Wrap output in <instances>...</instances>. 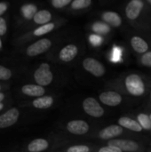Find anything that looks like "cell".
<instances>
[{"mask_svg":"<svg viewBox=\"0 0 151 152\" xmlns=\"http://www.w3.org/2000/svg\"><path fill=\"white\" fill-rule=\"evenodd\" d=\"M33 77L35 82L41 86H49L53 79V74L51 70V67L46 62H43L39 65V67L35 70Z\"/></svg>","mask_w":151,"mask_h":152,"instance_id":"1","label":"cell"},{"mask_svg":"<svg viewBox=\"0 0 151 152\" xmlns=\"http://www.w3.org/2000/svg\"><path fill=\"white\" fill-rule=\"evenodd\" d=\"M127 91L134 96H141L145 92V85L142 77L136 74H131L125 78Z\"/></svg>","mask_w":151,"mask_h":152,"instance_id":"2","label":"cell"},{"mask_svg":"<svg viewBox=\"0 0 151 152\" xmlns=\"http://www.w3.org/2000/svg\"><path fill=\"white\" fill-rule=\"evenodd\" d=\"M20 116V111L18 108H9L0 114V129H6L14 126Z\"/></svg>","mask_w":151,"mask_h":152,"instance_id":"3","label":"cell"},{"mask_svg":"<svg viewBox=\"0 0 151 152\" xmlns=\"http://www.w3.org/2000/svg\"><path fill=\"white\" fill-rule=\"evenodd\" d=\"M52 46V41L49 38H41L29 45L26 49V54L29 57H36L47 52Z\"/></svg>","mask_w":151,"mask_h":152,"instance_id":"4","label":"cell"},{"mask_svg":"<svg viewBox=\"0 0 151 152\" xmlns=\"http://www.w3.org/2000/svg\"><path fill=\"white\" fill-rule=\"evenodd\" d=\"M144 9L143 0H130L125 9V13L129 20H136Z\"/></svg>","mask_w":151,"mask_h":152,"instance_id":"5","label":"cell"},{"mask_svg":"<svg viewBox=\"0 0 151 152\" xmlns=\"http://www.w3.org/2000/svg\"><path fill=\"white\" fill-rule=\"evenodd\" d=\"M83 67L86 71H88L89 73H91L92 75L97 77H102L106 71L102 63L92 57L85 58L83 61Z\"/></svg>","mask_w":151,"mask_h":152,"instance_id":"6","label":"cell"},{"mask_svg":"<svg viewBox=\"0 0 151 152\" xmlns=\"http://www.w3.org/2000/svg\"><path fill=\"white\" fill-rule=\"evenodd\" d=\"M83 109L86 114L93 118H101L104 114L103 108L94 98H86L83 102Z\"/></svg>","mask_w":151,"mask_h":152,"instance_id":"7","label":"cell"},{"mask_svg":"<svg viewBox=\"0 0 151 152\" xmlns=\"http://www.w3.org/2000/svg\"><path fill=\"white\" fill-rule=\"evenodd\" d=\"M78 53V47L74 44H69L61 48L59 53V59L63 62L73 61Z\"/></svg>","mask_w":151,"mask_h":152,"instance_id":"8","label":"cell"},{"mask_svg":"<svg viewBox=\"0 0 151 152\" xmlns=\"http://www.w3.org/2000/svg\"><path fill=\"white\" fill-rule=\"evenodd\" d=\"M109 146H114L119 148L122 151L134 152L139 149V144L131 140H110Z\"/></svg>","mask_w":151,"mask_h":152,"instance_id":"9","label":"cell"},{"mask_svg":"<svg viewBox=\"0 0 151 152\" xmlns=\"http://www.w3.org/2000/svg\"><path fill=\"white\" fill-rule=\"evenodd\" d=\"M20 92L26 96L37 98L44 96L45 89L44 88V86H41L37 84H26L20 87Z\"/></svg>","mask_w":151,"mask_h":152,"instance_id":"10","label":"cell"},{"mask_svg":"<svg viewBox=\"0 0 151 152\" xmlns=\"http://www.w3.org/2000/svg\"><path fill=\"white\" fill-rule=\"evenodd\" d=\"M67 129L69 133L76 135H82L89 131V126L83 120H73L68 123Z\"/></svg>","mask_w":151,"mask_h":152,"instance_id":"11","label":"cell"},{"mask_svg":"<svg viewBox=\"0 0 151 152\" xmlns=\"http://www.w3.org/2000/svg\"><path fill=\"white\" fill-rule=\"evenodd\" d=\"M100 100L102 103L108 106L115 107L119 105L122 102V96L117 92H104L101 94Z\"/></svg>","mask_w":151,"mask_h":152,"instance_id":"12","label":"cell"},{"mask_svg":"<svg viewBox=\"0 0 151 152\" xmlns=\"http://www.w3.org/2000/svg\"><path fill=\"white\" fill-rule=\"evenodd\" d=\"M101 19L104 22L109 24L110 27L119 28L122 23L123 20L119 13L114 11H106L101 14Z\"/></svg>","mask_w":151,"mask_h":152,"instance_id":"13","label":"cell"},{"mask_svg":"<svg viewBox=\"0 0 151 152\" xmlns=\"http://www.w3.org/2000/svg\"><path fill=\"white\" fill-rule=\"evenodd\" d=\"M130 43H131V46L133 47V49L138 53H145L149 51V44L148 42L143 39L142 37L140 36H133L131 37V40H130Z\"/></svg>","mask_w":151,"mask_h":152,"instance_id":"14","label":"cell"},{"mask_svg":"<svg viewBox=\"0 0 151 152\" xmlns=\"http://www.w3.org/2000/svg\"><path fill=\"white\" fill-rule=\"evenodd\" d=\"M122 133H123L122 126H117V125H111V126L102 129L100 132L99 135L103 140H109V139L119 136L120 134H122Z\"/></svg>","mask_w":151,"mask_h":152,"instance_id":"15","label":"cell"},{"mask_svg":"<svg viewBox=\"0 0 151 152\" xmlns=\"http://www.w3.org/2000/svg\"><path fill=\"white\" fill-rule=\"evenodd\" d=\"M49 147V142L43 138H37L31 141L28 146L27 151L28 152H43L46 151Z\"/></svg>","mask_w":151,"mask_h":152,"instance_id":"16","label":"cell"},{"mask_svg":"<svg viewBox=\"0 0 151 152\" xmlns=\"http://www.w3.org/2000/svg\"><path fill=\"white\" fill-rule=\"evenodd\" d=\"M31 104L34 108L37 110H45L50 108L53 104V99L51 96L44 95L41 97H37L31 102Z\"/></svg>","mask_w":151,"mask_h":152,"instance_id":"17","label":"cell"},{"mask_svg":"<svg viewBox=\"0 0 151 152\" xmlns=\"http://www.w3.org/2000/svg\"><path fill=\"white\" fill-rule=\"evenodd\" d=\"M52 18H53V15H52L51 12L44 9V10L37 11V12L35 14V16L33 18V20L36 24L41 26V25L51 22Z\"/></svg>","mask_w":151,"mask_h":152,"instance_id":"18","label":"cell"},{"mask_svg":"<svg viewBox=\"0 0 151 152\" xmlns=\"http://www.w3.org/2000/svg\"><path fill=\"white\" fill-rule=\"evenodd\" d=\"M118 123L120 124L121 126H124L127 129H130L134 132H141L142 130V126H141L140 123L136 122L135 120L128 118V117H122L119 118Z\"/></svg>","mask_w":151,"mask_h":152,"instance_id":"19","label":"cell"},{"mask_svg":"<svg viewBox=\"0 0 151 152\" xmlns=\"http://www.w3.org/2000/svg\"><path fill=\"white\" fill-rule=\"evenodd\" d=\"M37 12V6L34 4H26L20 7V13L26 20H32Z\"/></svg>","mask_w":151,"mask_h":152,"instance_id":"20","label":"cell"},{"mask_svg":"<svg viewBox=\"0 0 151 152\" xmlns=\"http://www.w3.org/2000/svg\"><path fill=\"white\" fill-rule=\"evenodd\" d=\"M92 30L94 34H98L100 36L108 35L111 31V28L109 24L104 21H95L92 25Z\"/></svg>","mask_w":151,"mask_h":152,"instance_id":"21","label":"cell"},{"mask_svg":"<svg viewBox=\"0 0 151 152\" xmlns=\"http://www.w3.org/2000/svg\"><path fill=\"white\" fill-rule=\"evenodd\" d=\"M55 28V24L53 22H49L44 25L39 26L38 28H36V29H34L33 34L36 37H42L44 35H46L48 33H50L51 31H53Z\"/></svg>","mask_w":151,"mask_h":152,"instance_id":"22","label":"cell"},{"mask_svg":"<svg viewBox=\"0 0 151 152\" xmlns=\"http://www.w3.org/2000/svg\"><path fill=\"white\" fill-rule=\"evenodd\" d=\"M92 4V0H72L70 8L73 11H81L88 8Z\"/></svg>","mask_w":151,"mask_h":152,"instance_id":"23","label":"cell"},{"mask_svg":"<svg viewBox=\"0 0 151 152\" xmlns=\"http://www.w3.org/2000/svg\"><path fill=\"white\" fill-rule=\"evenodd\" d=\"M12 71L11 69L4 66V65H0V82H4V81H8L12 77Z\"/></svg>","mask_w":151,"mask_h":152,"instance_id":"24","label":"cell"},{"mask_svg":"<svg viewBox=\"0 0 151 152\" xmlns=\"http://www.w3.org/2000/svg\"><path fill=\"white\" fill-rule=\"evenodd\" d=\"M138 120H139V123L141 124V126H142V128H144L146 130L151 129V119L148 115L140 114L138 116Z\"/></svg>","mask_w":151,"mask_h":152,"instance_id":"25","label":"cell"},{"mask_svg":"<svg viewBox=\"0 0 151 152\" xmlns=\"http://www.w3.org/2000/svg\"><path fill=\"white\" fill-rule=\"evenodd\" d=\"M88 39H89L90 44L92 45H93V46H100L102 44V42H103L102 37L100 36V35H98V34H94V33L92 34V35H90L89 37H88Z\"/></svg>","mask_w":151,"mask_h":152,"instance_id":"26","label":"cell"},{"mask_svg":"<svg viewBox=\"0 0 151 152\" xmlns=\"http://www.w3.org/2000/svg\"><path fill=\"white\" fill-rule=\"evenodd\" d=\"M72 0H51L52 5L56 9H61L67 6L69 4H71Z\"/></svg>","mask_w":151,"mask_h":152,"instance_id":"27","label":"cell"},{"mask_svg":"<svg viewBox=\"0 0 151 152\" xmlns=\"http://www.w3.org/2000/svg\"><path fill=\"white\" fill-rule=\"evenodd\" d=\"M121 56H122L121 48H119L117 46H115L113 48V51H112V53H111V58H110L111 61H115V62L120 61H121Z\"/></svg>","mask_w":151,"mask_h":152,"instance_id":"28","label":"cell"},{"mask_svg":"<svg viewBox=\"0 0 151 152\" xmlns=\"http://www.w3.org/2000/svg\"><path fill=\"white\" fill-rule=\"evenodd\" d=\"M141 61L144 66L151 68V51H148L147 53L142 54Z\"/></svg>","mask_w":151,"mask_h":152,"instance_id":"29","label":"cell"},{"mask_svg":"<svg viewBox=\"0 0 151 152\" xmlns=\"http://www.w3.org/2000/svg\"><path fill=\"white\" fill-rule=\"evenodd\" d=\"M67 152H89V148L86 145H77L69 148Z\"/></svg>","mask_w":151,"mask_h":152,"instance_id":"30","label":"cell"},{"mask_svg":"<svg viewBox=\"0 0 151 152\" xmlns=\"http://www.w3.org/2000/svg\"><path fill=\"white\" fill-rule=\"evenodd\" d=\"M7 31V23L4 18L0 17V37L4 36Z\"/></svg>","mask_w":151,"mask_h":152,"instance_id":"31","label":"cell"},{"mask_svg":"<svg viewBox=\"0 0 151 152\" xmlns=\"http://www.w3.org/2000/svg\"><path fill=\"white\" fill-rule=\"evenodd\" d=\"M99 152H122V151L117 148V147H114V146H107V147H103L101 148Z\"/></svg>","mask_w":151,"mask_h":152,"instance_id":"32","label":"cell"},{"mask_svg":"<svg viewBox=\"0 0 151 152\" xmlns=\"http://www.w3.org/2000/svg\"><path fill=\"white\" fill-rule=\"evenodd\" d=\"M7 8H8V5H7L6 3L0 2V17H1V15H3L6 12Z\"/></svg>","mask_w":151,"mask_h":152,"instance_id":"33","label":"cell"},{"mask_svg":"<svg viewBox=\"0 0 151 152\" xmlns=\"http://www.w3.org/2000/svg\"><path fill=\"white\" fill-rule=\"evenodd\" d=\"M7 98V94L4 92H0V103H3Z\"/></svg>","mask_w":151,"mask_h":152,"instance_id":"34","label":"cell"},{"mask_svg":"<svg viewBox=\"0 0 151 152\" xmlns=\"http://www.w3.org/2000/svg\"><path fill=\"white\" fill-rule=\"evenodd\" d=\"M3 48V43H2V40H1V38H0V50Z\"/></svg>","mask_w":151,"mask_h":152,"instance_id":"35","label":"cell"},{"mask_svg":"<svg viewBox=\"0 0 151 152\" xmlns=\"http://www.w3.org/2000/svg\"><path fill=\"white\" fill-rule=\"evenodd\" d=\"M3 89H4V86L0 84V92H2V91H3Z\"/></svg>","mask_w":151,"mask_h":152,"instance_id":"36","label":"cell"},{"mask_svg":"<svg viewBox=\"0 0 151 152\" xmlns=\"http://www.w3.org/2000/svg\"><path fill=\"white\" fill-rule=\"evenodd\" d=\"M146 1H147V2L149 3V4H150V5H151V0H146Z\"/></svg>","mask_w":151,"mask_h":152,"instance_id":"37","label":"cell"},{"mask_svg":"<svg viewBox=\"0 0 151 152\" xmlns=\"http://www.w3.org/2000/svg\"><path fill=\"white\" fill-rule=\"evenodd\" d=\"M150 119H151V115H150Z\"/></svg>","mask_w":151,"mask_h":152,"instance_id":"38","label":"cell"}]
</instances>
